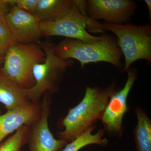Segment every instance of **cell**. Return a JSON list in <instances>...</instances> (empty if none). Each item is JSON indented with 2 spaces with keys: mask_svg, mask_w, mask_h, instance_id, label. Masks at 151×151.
Returning <instances> with one entry per match:
<instances>
[{
  "mask_svg": "<svg viewBox=\"0 0 151 151\" xmlns=\"http://www.w3.org/2000/svg\"><path fill=\"white\" fill-rule=\"evenodd\" d=\"M39 45L44 52L45 58L33 68L35 83L28 89L29 98L32 103H37L45 92L51 90L60 76L73 63L72 60L63 59L58 56L54 52V45L52 44L41 42Z\"/></svg>",
  "mask_w": 151,
  "mask_h": 151,
  "instance_id": "6",
  "label": "cell"
},
{
  "mask_svg": "<svg viewBox=\"0 0 151 151\" xmlns=\"http://www.w3.org/2000/svg\"><path fill=\"white\" fill-rule=\"evenodd\" d=\"M17 43L5 19H0V55L5 54L9 47Z\"/></svg>",
  "mask_w": 151,
  "mask_h": 151,
  "instance_id": "17",
  "label": "cell"
},
{
  "mask_svg": "<svg viewBox=\"0 0 151 151\" xmlns=\"http://www.w3.org/2000/svg\"><path fill=\"white\" fill-rule=\"evenodd\" d=\"M73 4V0H39L33 14L40 22L54 21L66 15Z\"/></svg>",
  "mask_w": 151,
  "mask_h": 151,
  "instance_id": "13",
  "label": "cell"
},
{
  "mask_svg": "<svg viewBox=\"0 0 151 151\" xmlns=\"http://www.w3.org/2000/svg\"><path fill=\"white\" fill-rule=\"evenodd\" d=\"M145 2L146 3V5L147 6L148 9L149 13V18L150 19L151 18V0H145Z\"/></svg>",
  "mask_w": 151,
  "mask_h": 151,
  "instance_id": "20",
  "label": "cell"
},
{
  "mask_svg": "<svg viewBox=\"0 0 151 151\" xmlns=\"http://www.w3.org/2000/svg\"><path fill=\"white\" fill-rule=\"evenodd\" d=\"M39 0H7L11 7L16 6L23 10L32 14L35 12Z\"/></svg>",
  "mask_w": 151,
  "mask_h": 151,
  "instance_id": "18",
  "label": "cell"
},
{
  "mask_svg": "<svg viewBox=\"0 0 151 151\" xmlns=\"http://www.w3.org/2000/svg\"><path fill=\"white\" fill-rule=\"evenodd\" d=\"M86 2L89 18L114 24L129 21L137 7V3L131 0H87Z\"/></svg>",
  "mask_w": 151,
  "mask_h": 151,
  "instance_id": "8",
  "label": "cell"
},
{
  "mask_svg": "<svg viewBox=\"0 0 151 151\" xmlns=\"http://www.w3.org/2000/svg\"><path fill=\"white\" fill-rule=\"evenodd\" d=\"M73 3L71 9L61 18L54 21L40 22L42 36L64 37L87 42L100 40L101 36L92 35L88 31L104 34L106 30L104 25L82 14Z\"/></svg>",
  "mask_w": 151,
  "mask_h": 151,
  "instance_id": "3",
  "label": "cell"
},
{
  "mask_svg": "<svg viewBox=\"0 0 151 151\" xmlns=\"http://www.w3.org/2000/svg\"><path fill=\"white\" fill-rule=\"evenodd\" d=\"M127 72L128 77L124 87L110 97L100 119L105 131L118 137L123 134V118L128 110L127 98L137 76L136 68H130Z\"/></svg>",
  "mask_w": 151,
  "mask_h": 151,
  "instance_id": "7",
  "label": "cell"
},
{
  "mask_svg": "<svg viewBox=\"0 0 151 151\" xmlns=\"http://www.w3.org/2000/svg\"><path fill=\"white\" fill-rule=\"evenodd\" d=\"M55 54L63 59H76L81 67L90 63L104 62L122 68L123 54L117 45L116 38L103 34L100 40L87 42L73 39L66 38L54 45Z\"/></svg>",
  "mask_w": 151,
  "mask_h": 151,
  "instance_id": "2",
  "label": "cell"
},
{
  "mask_svg": "<svg viewBox=\"0 0 151 151\" xmlns=\"http://www.w3.org/2000/svg\"><path fill=\"white\" fill-rule=\"evenodd\" d=\"M135 113L137 124L134 129L136 148L137 151H151V121L147 113L137 107Z\"/></svg>",
  "mask_w": 151,
  "mask_h": 151,
  "instance_id": "14",
  "label": "cell"
},
{
  "mask_svg": "<svg viewBox=\"0 0 151 151\" xmlns=\"http://www.w3.org/2000/svg\"><path fill=\"white\" fill-rule=\"evenodd\" d=\"M30 127L23 126L16 131L12 137L0 145V151H20L28 139Z\"/></svg>",
  "mask_w": 151,
  "mask_h": 151,
  "instance_id": "16",
  "label": "cell"
},
{
  "mask_svg": "<svg viewBox=\"0 0 151 151\" xmlns=\"http://www.w3.org/2000/svg\"><path fill=\"white\" fill-rule=\"evenodd\" d=\"M118 90L115 81L104 88L87 86L83 99L63 119L60 139L70 142L101 119L110 97Z\"/></svg>",
  "mask_w": 151,
  "mask_h": 151,
  "instance_id": "1",
  "label": "cell"
},
{
  "mask_svg": "<svg viewBox=\"0 0 151 151\" xmlns=\"http://www.w3.org/2000/svg\"><path fill=\"white\" fill-rule=\"evenodd\" d=\"M50 101L48 97H44L41 116L33 124L29 136L30 151H58L67 144L63 140L56 139L49 128L48 118Z\"/></svg>",
  "mask_w": 151,
  "mask_h": 151,
  "instance_id": "10",
  "label": "cell"
},
{
  "mask_svg": "<svg viewBox=\"0 0 151 151\" xmlns=\"http://www.w3.org/2000/svg\"><path fill=\"white\" fill-rule=\"evenodd\" d=\"M3 59L2 58V55H0V64H1V62H2Z\"/></svg>",
  "mask_w": 151,
  "mask_h": 151,
  "instance_id": "21",
  "label": "cell"
},
{
  "mask_svg": "<svg viewBox=\"0 0 151 151\" xmlns=\"http://www.w3.org/2000/svg\"><path fill=\"white\" fill-rule=\"evenodd\" d=\"M106 31L116 35L117 45L125 58L122 73L127 72L134 63L139 60L151 62V26L114 24L104 22Z\"/></svg>",
  "mask_w": 151,
  "mask_h": 151,
  "instance_id": "4",
  "label": "cell"
},
{
  "mask_svg": "<svg viewBox=\"0 0 151 151\" xmlns=\"http://www.w3.org/2000/svg\"><path fill=\"white\" fill-rule=\"evenodd\" d=\"M42 105L31 103L0 115V144L8 135L24 126H31L41 116Z\"/></svg>",
  "mask_w": 151,
  "mask_h": 151,
  "instance_id": "11",
  "label": "cell"
},
{
  "mask_svg": "<svg viewBox=\"0 0 151 151\" xmlns=\"http://www.w3.org/2000/svg\"><path fill=\"white\" fill-rule=\"evenodd\" d=\"M44 52L39 45L16 43L7 50L1 71L19 86L29 89L35 83L33 76L34 66L43 62Z\"/></svg>",
  "mask_w": 151,
  "mask_h": 151,
  "instance_id": "5",
  "label": "cell"
},
{
  "mask_svg": "<svg viewBox=\"0 0 151 151\" xmlns=\"http://www.w3.org/2000/svg\"><path fill=\"white\" fill-rule=\"evenodd\" d=\"M11 7L7 0H0V19L5 18L6 14Z\"/></svg>",
  "mask_w": 151,
  "mask_h": 151,
  "instance_id": "19",
  "label": "cell"
},
{
  "mask_svg": "<svg viewBox=\"0 0 151 151\" xmlns=\"http://www.w3.org/2000/svg\"><path fill=\"white\" fill-rule=\"evenodd\" d=\"M96 127L93 125L89 127L75 139L66 145L62 151H78L86 146L92 144L106 146L108 140L105 138H103L105 134V130L101 129L98 130L96 134H92Z\"/></svg>",
  "mask_w": 151,
  "mask_h": 151,
  "instance_id": "15",
  "label": "cell"
},
{
  "mask_svg": "<svg viewBox=\"0 0 151 151\" xmlns=\"http://www.w3.org/2000/svg\"><path fill=\"white\" fill-rule=\"evenodd\" d=\"M0 103L7 110L20 108L32 103L29 100L28 89L15 83L0 70Z\"/></svg>",
  "mask_w": 151,
  "mask_h": 151,
  "instance_id": "12",
  "label": "cell"
},
{
  "mask_svg": "<svg viewBox=\"0 0 151 151\" xmlns=\"http://www.w3.org/2000/svg\"><path fill=\"white\" fill-rule=\"evenodd\" d=\"M5 20L17 43L31 44L39 41L42 36L40 21L32 14L14 6L6 14Z\"/></svg>",
  "mask_w": 151,
  "mask_h": 151,
  "instance_id": "9",
  "label": "cell"
}]
</instances>
